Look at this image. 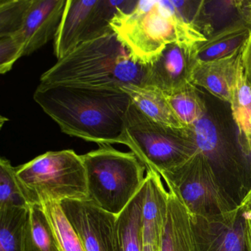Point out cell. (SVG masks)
Instances as JSON below:
<instances>
[{"instance_id":"obj_1","label":"cell","mask_w":251,"mask_h":251,"mask_svg":"<svg viewBox=\"0 0 251 251\" xmlns=\"http://www.w3.org/2000/svg\"><path fill=\"white\" fill-rule=\"evenodd\" d=\"M34 100L66 134L101 145L127 146L132 102L121 89L41 84Z\"/></svg>"},{"instance_id":"obj_2","label":"cell","mask_w":251,"mask_h":251,"mask_svg":"<svg viewBox=\"0 0 251 251\" xmlns=\"http://www.w3.org/2000/svg\"><path fill=\"white\" fill-rule=\"evenodd\" d=\"M148 66L112 32L80 44L41 76V84L120 89L145 86Z\"/></svg>"},{"instance_id":"obj_3","label":"cell","mask_w":251,"mask_h":251,"mask_svg":"<svg viewBox=\"0 0 251 251\" xmlns=\"http://www.w3.org/2000/svg\"><path fill=\"white\" fill-rule=\"evenodd\" d=\"M111 27L133 58L144 65L152 63L170 44L195 48L207 39L175 0H139L131 8L119 10Z\"/></svg>"},{"instance_id":"obj_4","label":"cell","mask_w":251,"mask_h":251,"mask_svg":"<svg viewBox=\"0 0 251 251\" xmlns=\"http://www.w3.org/2000/svg\"><path fill=\"white\" fill-rule=\"evenodd\" d=\"M81 158L89 201L118 216L143 186L146 167L133 152H121L111 145H101Z\"/></svg>"},{"instance_id":"obj_5","label":"cell","mask_w":251,"mask_h":251,"mask_svg":"<svg viewBox=\"0 0 251 251\" xmlns=\"http://www.w3.org/2000/svg\"><path fill=\"white\" fill-rule=\"evenodd\" d=\"M16 170L33 204L89 201L84 164L73 150L49 151Z\"/></svg>"},{"instance_id":"obj_6","label":"cell","mask_w":251,"mask_h":251,"mask_svg":"<svg viewBox=\"0 0 251 251\" xmlns=\"http://www.w3.org/2000/svg\"><path fill=\"white\" fill-rule=\"evenodd\" d=\"M127 146L148 169L159 174L190 158L197 151L190 127L175 129L155 123L133 103L126 118Z\"/></svg>"},{"instance_id":"obj_7","label":"cell","mask_w":251,"mask_h":251,"mask_svg":"<svg viewBox=\"0 0 251 251\" xmlns=\"http://www.w3.org/2000/svg\"><path fill=\"white\" fill-rule=\"evenodd\" d=\"M197 148L203 154L230 198L240 205L251 189V161L239 140L230 139L213 118L207 107L205 115L189 126Z\"/></svg>"},{"instance_id":"obj_8","label":"cell","mask_w":251,"mask_h":251,"mask_svg":"<svg viewBox=\"0 0 251 251\" xmlns=\"http://www.w3.org/2000/svg\"><path fill=\"white\" fill-rule=\"evenodd\" d=\"M160 175L174 185L192 215H216L239 207L198 150L182 164Z\"/></svg>"},{"instance_id":"obj_9","label":"cell","mask_w":251,"mask_h":251,"mask_svg":"<svg viewBox=\"0 0 251 251\" xmlns=\"http://www.w3.org/2000/svg\"><path fill=\"white\" fill-rule=\"evenodd\" d=\"M137 1L67 0L64 14L54 39L58 59L84 42L112 33L111 22L117 11L131 8Z\"/></svg>"},{"instance_id":"obj_10","label":"cell","mask_w":251,"mask_h":251,"mask_svg":"<svg viewBox=\"0 0 251 251\" xmlns=\"http://www.w3.org/2000/svg\"><path fill=\"white\" fill-rule=\"evenodd\" d=\"M60 204L85 251H120L116 230L117 216L89 201L65 200Z\"/></svg>"},{"instance_id":"obj_11","label":"cell","mask_w":251,"mask_h":251,"mask_svg":"<svg viewBox=\"0 0 251 251\" xmlns=\"http://www.w3.org/2000/svg\"><path fill=\"white\" fill-rule=\"evenodd\" d=\"M191 216L197 251H248L240 207L216 215Z\"/></svg>"},{"instance_id":"obj_12","label":"cell","mask_w":251,"mask_h":251,"mask_svg":"<svg viewBox=\"0 0 251 251\" xmlns=\"http://www.w3.org/2000/svg\"><path fill=\"white\" fill-rule=\"evenodd\" d=\"M195 48L176 43L166 46L160 55L147 65L145 86L169 93L192 83V70L196 63Z\"/></svg>"},{"instance_id":"obj_13","label":"cell","mask_w":251,"mask_h":251,"mask_svg":"<svg viewBox=\"0 0 251 251\" xmlns=\"http://www.w3.org/2000/svg\"><path fill=\"white\" fill-rule=\"evenodd\" d=\"M66 3L67 0H32L21 29L14 33L24 44L25 55L55 39Z\"/></svg>"},{"instance_id":"obj_14","label":"cell","mask_w":251,"mask_h":251,"mask_svg":"<svg viewBox=\"0 0 251 251\" xmlns=\"http://www.w3.org/2000/svg\"><path fill=\"white\" fill-rule=\"evenodd\" d=\"M242 49L234 53L209 61H196L191 81L220 100L230 103L231 92L241 62Z\"/></svg>"},{"instance_id":"obj_15","label":"cell","mask_w":251,"mask_h":251,"mask_svg":"<svg viewBox=\"0 0 251 251\" xmlns=\"http://www.w3.org/2000/svg\"><path fill=\"white\" fill-rule=\"evenodd\" d=\"M161 175L147 170L145 200L142 208L144 245L160 248L168 209V190Z\"/></svg>"},{"instance_id":"obj_16","label":"cell","mask_w":251,"mask_h":251,"mask_svg":"<svg viewBox=\"0 0 251 251\" xmlns=\"http://www.w3.org/2000/svg\"><path fill=\"white\" fill-rule=\"evenodd\" d=\"M164 181L168 190V209L160 251H197L190 212L174 185Z\"/></svg>"},{"instance_id":"obj_17","label":"cell","mask_w":251,"mask_h":251,"mask_svg":"<svg viewBox=\"0 0 251 251\" xmlns=\"http://www.w3.org/2000/svg\"><path fill=\"white\" fill-rule=\"evenodd\" d=\"M251 33V27L241 19L232 22L195 47V60L209 61L228 56L243 48Z\"/></svg>"},{"instance_id":"obj_18","label":"cell","mask_w":251,"mask_h":251,"mask_svg":"<svg viewBox=\"0 0 251 251\" xmlns=\"http://www.w3.org/2000/svg\"><path fill=\"white\" fill-rule=\"evenodd\" d=\"M130 97L132 103L150 120L175 129L186 127L177 118L165 94L152 86L126 85L120 88Z\"/></svg>"},{"instance_id":"obj_19","label":"cell","mask_w":251,"mask_h":251,"mask_svg":"<svg viewBox=\"0 0 251 251\" xmlns=\"http://www.w3.org/2000/svg\"><path fill=\"white\" fill-rule=\"evenodd\" d=\"M229 105L241 148L251 161V88L241 62Z\"/></svg>"},{"instance_id":"obj_20","label":"cell","mask_w":251,"mask_h":251,"mask_svg":"<svg viewBox=\"0 0 251 251\" xmlns=\"http://www.w3.org/2000/svg\"><path fill=\"white\" fill-rule=\"evenodd\" d=\"M146 183L126 208L117 216L116 230L120 251H143L142 208Z\"/></svg>"},{"instance_id":"obj_21","label":"cell","mask_w":251,"mask_h":251,"mask_svg":"<svg viewBox=\"0 0 251 251\" xmlns=\"http://www.w3.org/2000/svg\"><path fill=\"white\" fill-rule=\"evenodd\" d=\"M25 251H61L53 229L40 204L29 208Z\"/></svg>"},{"instance_id":"obj_22","label":"cell","mask_w":251,"mask_h":251,"mask_svg":"<svg viewBox=\"0 0 251 251\" xmlns=\"http://www.w3.org/2000/svg\"><path fill=\"white\" fill-rule=\"evenodd\" d=\"M29 209L0 210V251H25Z\"/></svg>"},{"instance_id":"obj_23","label":"cell","mask_w":251,"mask_h":251,"mask_svg":"<svg viewBox=\"0 0 251 251\" xmlns=\"http://www.w3.org/2000/svg\"><path fill=\"white\" fill-rule=\"evenodd\" d=\"M197 86L192 83L165 94L177 118L186 127L201 120L207 111L205 101L198 94Z\"/></svg>"},{"instance_id":"obj_24","label":"cell","mask_w":251,"mask_h":251,"mask_svg":"<svg viewBox=\"0 0 251 251\" xmlns=\"http://www.w3.org/2000/svg\"><path fill=\"white\" fill-rule=\"evenodd\" d=\"M34 205L17 177L16 167L6 158L0 160V210L7 208H29Z\"/></svg>"},{"instance_id":"obj_25","label":"cell","mask_w":251,"mask_h":251,"mask_svg":"<svg viewBox=\"0 0 251 251\" xmlns=\"http://www.w3.org/2000/svg\"><path fill=\"white\" fill-rule=\"evenodd\" d=\"M41 205L53 229L61 251H85L80 237L60 202L48 201Z\"/></svg>"},{"instance_id":"obj_26","label":"cell","mask_w":251,"mask_h":251,"mask_svg":"<svg viewBox=\"0 0 251 251\" xmlns=\"http://www.w3.org/2000/svg\"><path fill=\"white\" fill-rule=\"evenodd\" d=\"M32 0L0 1V37L20 31Z\"/></svg>"},{"instance_id":"obj_27","label":"cell","mask_w":251,"mask_h":251,"mask_svg":"<svg viewBox=\"0 0 251 251\" xmlns=\"http://www.w3.org/2000/svg\"><path fill=\"white\" fill-rule=\"evenodd\" d=\"M25 55L21 39L13 34L0 37V73L5 74L12 69L17 60Z\"/></svg>"},{"instance_id":"obj_28","label":"cell","mask_w":251,"mask_h":251,"mask_svg":"<svg viewBox=\"0 0 251 251\" xmlns=\"http://www.w3.org/2000/svg\"><path fill=\"white\" fill-rule=\"evenodd\" d=\"M241 63L245 78L251 88V33L249 39L242 48Z\"/></svg>"},{"instance_id":"obj_29","label":"cell","mask_w":251,"mask_h":251,"mask_svg":"<svg viewBox=\"0 0 251 251\" xmlns=\"http://www.w3.org/2000/svg\"><path fill=\"white\" fill-rule=\"evenodd\" d=\"M239 19L245 22L251 28V0L237 1Z\"/></svg>"},{"instance_id":"obj_30","label":"cell","mask_w":251,"mask_h":251,"mask_svg":"<svg viewBox=\"0 0 251 251\" xmlns=\"http://www.w3.org/2000/svg\"><path fill=\"white\" fill-rule=\"evenodd\" d=\"M242 211H243L244 218H245V221L247 246H248V251H251V211H245V210H242Z\"/></svg>"},{"instance_id":"obj_31","label":"cell","mask_w":251,"mask_h":251,"mask_svg":"<svg viewBox=\"0 0 251 251\" xmlns=\"http://www.w3.org/2000/svg\"><path fill=\"white\" fill-rule=\"evenodd\" d=\"M242 210L251 211V189L239 205Z\"/></svg>"},{"instance_id":"obj_32","label":"cell","mask_w":251,"mask_h":251,"mask_svg":"<svg viewBox=\"0 0 251 251\" xmlns=\"http://www.w3.org/2000/svg\"><path fill=\"white\" fill-rule=\"evenodd\" d=\"M143 251H160V248L151 246V245H145V246H144Z\"/></svg>"}]
</instances>
